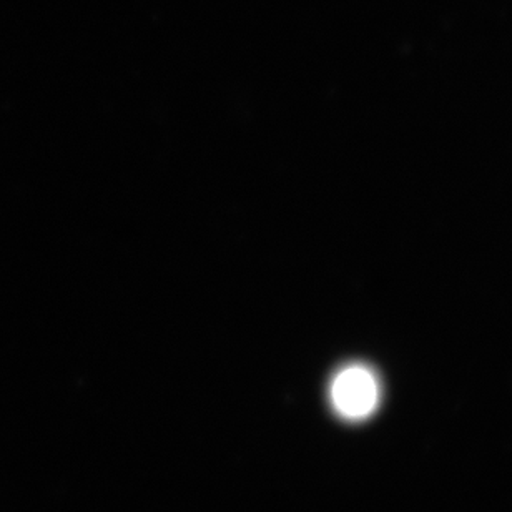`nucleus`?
Wrapping results in <instances>:
<instances>
[{
    "label": "nucleus",
    "mask_w": 512,
    "mask_h": 512,
    "mask_svg": "<svg viewBox=\"0 0 512 512\" xmlns=\"http://www.w3.org/2000/svg\"><path fill=\"white\" fill-rule=\"evenodd\" d=\"M380 399V381L366 366H346L331 381V406L338 416L348 421L370 418L378 408Z\"/></svg>",
    "instance_id": "1"
}]
</instances>
